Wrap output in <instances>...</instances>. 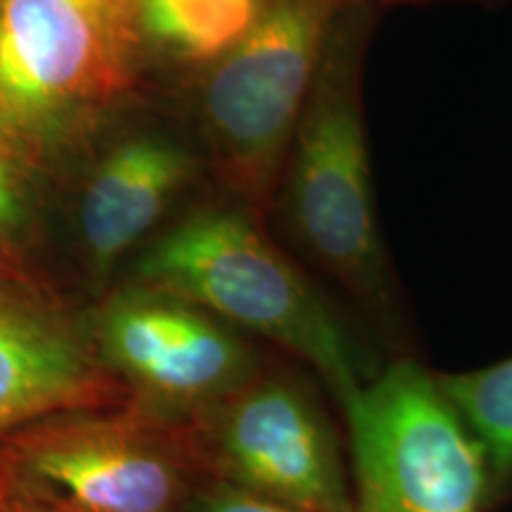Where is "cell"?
Returning <instances> with one entry per match:
<instances>
[{
	"label": "cell",
	"mask_w": 512,
	"mask_h": 512,
	"mask_svg": "<svg viewBox=\"0 0 512 512\" xmlns=\"http://www.w3.org/2000/svg\"><path fill=\"white\" fill-rule=\"evenodd\" d=\"M136 287L171 294L309 366L342 411L377 370L247 207H211L164 233L136 266Z\"/></svg>",
	"instance_id": "cell-1"
},
{
	"label": "cell",
	"mask_w": 512,
	"mask_h": 512,
	"mask_svg": "<svg viewBox=\"0 0 512 512\" xmlns=\"http://www.w3.org/2000/svg\"><path fill=\"white\" fill-rule=\"evenodd\" d=\"M337 38L339 24L287 155V214L299 245L363 316L396 332L363 119L361 48H342Z\"/></svg>",
	"instance_id": "cell-2"
},
{
	"label": "cell",
	"mask_w": 512,
	"mask_h": 512,
	"mask_svg": "<svg viewBox=\"0 0 512 512\" xmlns=\"http://www.w3.org/2000/svg\"><path fill=\"white\" fill-rule=\"evenodd\" d=\"M0 451L12 489L60 512H181L207 477L190 420L133 399L48 415Z\"/></svg>",
	"instance_id": "cell-3"
},
{
	"label": "cell",
	"mask_w": 512,
	"mask_h": 512,
	"mask_svg": "<svg viewBox=\"0 0 512 512\" xmlns=\"http://www.w3.org/2000/svg\"><path fill=\"white\" fill-rule=\"evenodd\" d=\"M347 0H268L207 67L202 121L221 181L256 216L271 204Z\"/></svg>",
	"instance_id": "cell-4"
},
{
	"label": "cell",
	"mask_w": 512,
	"mask_h": 512,
	"mask_svg": "<svg viewBox=\"0 0 512 512\" xmlns=\"http://www.w3.org/2000/svg\"><path fill=\"white\" fill-rule=\"evenodd\" d=\"M342 415L351 512H482L494 496L482 441L415 358L394 356Z\"/></svg>",
	"instance_id": "cell-5"
},
{
	"label": "cell",
	"mask_w": 512,
	"mask_h": 512,
	"mask_svg": "<svg viewBox=\"0 0 512 512\" xmlns=\"http://www.w3.org/2000/svg\"><path fill=\"white\" fill-rule=\"evenodd\" d=\"M131 86V57L69 0H0V147L29 174L72 152Z\"/></svg>",
	"instance_id": "cell-6"
},
{
	"label": "cell",
	"mask_w": 512,
	"mask_h": 512,
	"mask_svg": "<svg viewBox=\"0 0 512 512\" xmlns=\"http://www.w3.org/2000/svg\"><path fill=\"white\" fill-rule=\"evenodd\" d=\"M188 420L207 477L304 512H351L339 434L302 382L256 370Z\"/></svg>",
	"instance_id": "cell-7"
},
{
	"label": "cell",
	"mask_w": 512,
	"mask_h": 512,
	"mask_svg": "<svg viewBox=\"0 0 512 512\" xmlns=\"http://www.w3.org/2000/svg\"><path fill=\"white\" fill-rule=\"evenodd\" d=\"M238 332L200 306L133 287L102 306L91 339L133 401L192 418L259 370Z\"/></svg>",
	"instance_id": "cell-8"
},
{
	"label": "cell",
	"mask_w": 512,
	"mask_h": 512,
	"mask_svg": "<svg viewBox=\"0 0 512 512\" xmlns=\"http://www.w3.org/2000/svg\"><path fill=\"white\" fill-rule=\"evenodd\" d=\"M128 401L91 332L34 278L0 280V441L48 415Z\"/></svg>",
	"instance_id": "cell-9"
},
{
	"label": "cell",
	"mask_w": 512,
	"mask_h": 512,
	"mask_svg": "<svg viewBox=\"0 0 512 512\" xmlns=\"http://www.w3.org/2000/svg\"><path fill=\"white\" fill-rule=\"evenodd\" d=\"M190 174L188 152L162 136L121 140L95 164L79 202L81 247L95 280L157 226Z\"/></svg>",
	"instance_id": "cell-10"
},
{
	"label": "cell",
	"mask_w": 512,
	"mask_h": 512,
	"mask_svg": "<svg viewBox=\"0 0 512 512\" xmlns=\"http://www.w3.org/2000/svg\"><path fill=\"white\" fill-rule=\"evenodd\" d=\"M268 0H124V43L178 67L207 69L259 19Z\"/></svg>",
	"instance_id": "cell-11"
},
{
	"label": "cell",
	"mask_w": 512,
	"mask_h": 512,
	"mask_svg": "<svg viewBox=\"0 0 512 512\" xmlns=\"http://www.w3.org/2000/svg\"><path fill=\"white\" fill-rule=\"evenodd\" d=\"M448 401L482 441L491 494L512 482V356L463 373H434Z\"/></svg>",
	"instance_id": "cell-12"
},
{
	"label": "cell",
	"mask_w": 512,
	"mask_h": 512,
	"mask_svg": "<svg viewBox=\"0 0 512 512\" xmlns=\"http://www.w3.org/2000/svg\"><path fill=\"white\" fill-rule=\"evenodd\" d=\"M29 171L0 147V247L22 259L29 235Z\"/></svg>",
	"instance_id": "cell-13"
},
{
	"label": "cell",
	"mask_w": 512,
	"mask_h": 512,
	"mask_svg": "<svg viewBox=\"0 0 512 512\" xmlns=\"http://www.w3.org/2000/svg\"><path fill=\"white\" fill-rule=\"evenodd\" d=\"M188 512H304L292 505L261 496L256 491L242 489L238 484L207 477V482L195 491L192 501L185 505Z\"/></svg>",
	"instance_id": "cell-14"
},
{
	"label": "cell",
	"mask_w": 512,
	"mask_h": 512,
	"mask_svg": "<svg viewBox=\"0 0 512 512\" xmlns=\"http://www.w3.org/2000/svg\"><path fill=\"white\" fill-rule=\"evenodd\" d=\"M69 3H74L88 17H93L128 55L124 43V0H69Z\"/></svg>",
	"instance_id": "cell-15"
},
{
	"label": "cell",
	"mask_w": 512,
	"mask_h": 512,
	"mask_svg": "<svg viewBox=\"0 0 512 512\" xmlns=\"http://www.w3.org/2000/svg\"><path fill=\"white\" fill-rule=\"evenodd\" d=\"M24 278H34L27 268H24V261L12 256L10 252H5L0 247V280H24Z\"/></svg>",
	"instance_id": "cell-16"
},
{
	"label": "cell",
	"mask_w": 512,
	"mask_h": 512,
	"mask_svg": "<svg viewBox=\"0 0 512 512\" xmlns=\"http://www.w3.org/2000/svg\"><path fill=\"white\" fill-rule=\"evenodd\" d=\"M3 512H60L55 508H48V505L34 501V498H27L22 494H17L15 489L10 491V496L5 498Z\"/></svg>",
	"instance_id": "cell-17"
},
{
	"label": "cell",
	"mask_w": 512,
	"mask_h": 512,
	"mask_svg": "<svg viewBox=\"0 0 512 512\" xmlns=\"http://www.w3.org/2000/svg\"><path fill=\"white\" fill-rule=\"evenodd\" d=\"M10 491H12L10 467H8V460H5V456H3V451H0V512H3L5 498L10 496Z\"/></svg>",
	"instance_id": "cell-18"
}]
</instances>
